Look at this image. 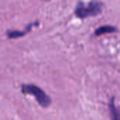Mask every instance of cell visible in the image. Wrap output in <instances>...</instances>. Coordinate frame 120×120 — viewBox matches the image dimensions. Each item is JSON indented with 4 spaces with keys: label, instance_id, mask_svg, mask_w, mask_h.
Segmentation results:
<instances>
[{
    "label": "cell",
    "instance_id": "cell-1",
    "mask_svg": "<svg viewBox=\"0 0 120 120\" xmlns=\"http://www.w3.org/2000/svg\"><path fill=\"white\" fill-rule=\"evenodd\" d=\"M103 7V2L98 1H91L88 2L78 1L75 8V13L79 18L96 16L102 12Z\"/></svg>",
    "mask_w": 120,
    "mask_h": 120
},
{
    "label": "cell",
    "instance_id": "cell-2",
    "mask_svg": "<svg viewBox=\"0 0 120 120\" xmlns=\"http://www.w3.org/2000/svg\"><path fill=\"white\" fill-rule=\"evenodd\" d=\"M21 91L24 94L32 95L37 103L43 108H47L51 103L50 97L41 88L33 84H22Z\"/></svg>",
    "mask_w": 120,
    "mask_h": 120
},
{
    "label": "cell",
    "instance_id": "cell-3",
    "mask_svg": "<svg viewBox=\"0 0 120 120\" xmlns=\"http://www.w3.org/2000/svg\"><path fill=\"white\" fill-rule=\"evenodd\" d=\"M109 111L111 120H120V111L115 104V98L112 97L109 102Z\"/></svg>",
    "mask_w": 120,
    "mask_h": 120
},
{
    "label": "cell",
    "instance_id": "cell-4",
    "mask_svg": "<svg viewBox=\"0 0 120 120\" xmlns=\"http://www.w3.org/2000/svg\"><path fill=\"white\" fill-rule=\"evenodd\" d=\"M117 30L115 27L112 25H103L99 27H98L95 30V34L96 35H101L105 33H112L117 32Z\"/></svg>",
    "mask_w": 120,
    "mask_h": 120
},
{
    "label": "cell",
    "instance_id": "cell-5",
    "mask_svg": "<svg viewBox=\"0 0 120 120\" xmlns=\"http://www.w3.org/2000/svg\"><path fill=\"white\" fill-rule=\"evenodd\" d=\"M6 34L9 38H17L25 35V32L18 30H8L6 32Z\"/></svg>",
    "mask_w": 120,
    "mask_h": 120
}]
</instances>
